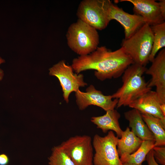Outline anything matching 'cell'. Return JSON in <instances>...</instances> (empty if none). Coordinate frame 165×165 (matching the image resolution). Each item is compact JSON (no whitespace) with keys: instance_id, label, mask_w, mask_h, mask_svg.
Masks as SVG:
<instances>
[{"instance_id":"277c9868","label":"cell","mask_w":165,"mask_h":165,"mask_svg":"<svg viewBox=\"0 0 165 165\" xmlns=\"http://www.w3.org/2000/svg\"><path fill=\"white\" fill-rule=\"evenodd\" d=\"M153 39V34L151 26L146 23L129 38L123 39L121 47L134 63L146 66L149 62Z\"/></svg>"},{"instance_id":"2e32d148","label":"cell","mask_w":165,"mask_h":165,"mask_svg":"<svg viewBox=\"0 0 165 165\" xmlns=\"http://www.w3.org/2000/svg\"><path fill=\"white\" fill-rule=\"evenodd\" d=\"M142 141L127 127L123 131L121 137L118 138L117 151L119 157L135 152L140 147Z\"/></svg>"},{"instance_id":"7c38bea8","label":"cell","mask_w":165,"mask_h":165,"mask_svg":"<svg viewBox=\"0 0 165 165\" xmlns=\"http://www.w3.org/2000/svg\"><path fill=\"white\" fill-rule=\"evenodd\" d=\"M127 1L134 6L135 14L139 15L144 19L146 23L150 26L165 22L164 16L160 9L159 2L154 0H122Z\"/></svg>"},{"instance_id":"9c48e42d","label":"cell","mask_w":165,"mask_h":165,"mask_svg":"<svg viewBox=\"0 0 165 165\" xmlns=\"http://www.w3.org/2000/svg\"><path fill=\"white\" fill-rule=\"evenodd\" d=\"M75 96L77 105L81 110L90 105H94L107 111L114 109L118 102V99L113 100L111 95H104L93 85L88 87L85 92L78 90L75 92Z\"/></svg>"},{"instance_id":"ffe728a7","label":"cell","mask_w":165,"mask_h":165,"mask_svg":"<svg viewBox=\"0 0 165 165\" xmlns=\"http://www.w3.org/2000/svg\"><path fill=\"white\" fill-rule=\"evenodd\" d=\"M49 160V165H75L60 145L52 149V153Z\"/></svg>"},{"instance_id":"8992f818","label":"cell","mask_w":165,"mask_h":165,"mask_svg":"<svg viewBox=\"0 0 165 165\" xmlns=\"http://www.w3.org/2000/svg\"><path fill=\"white\" fill-rule=\"evenodd\" d=\"M118 138L112 131H109L104 137L98 134L94 136L92 140L95 151L94 165H122L117 149Z\"/></svg>"},{"instance_id":"4316f807","label":"cell","mask_w":165,"mask_h":165,"mask_svg":"<svg viewBox=\"0 0 165 165\" xmlns=\"http://www.w3.org/2000/svg\"><path fill=\"white\" fill-rule=\"evenodd\" d=\"M122 165H142V164H135L133 163H122Z\"/></svg>"},{"instance_id":"e0dca14e","label":"cell","mask_w":165,"mask_h":165,"mask_svg":"<svg viewBox=\"0 0 165 165\" xmlns=\"http://www.w3.org/2000/svg\"><path fill=\"white\" fill-rule=\"evenodd\" d=\"M141 113L144 121L154 137V146H165V120L147 113Z\"/></svg>"},{"instance_id":"7a4b0ae2","label":"cell","mask_w":165,"mask_h":165,"mask_svg":"<svg viewBox=\"0 0 165 165\" xmlns=\"http://www.w3.org/2000/svg\"><path fill=\"white\" fill-rule=\"evenodd\" d=\"M147 68L134 63L124 71L122 77L123 84L111 96L118 100L116 107L128 106L134 101L151 90L143 75Z\"/></svg>"},{"instance_id":"d6986e66","label":"cell","mask_w":165,"mask_h":165,"mask_svg":"<svg viewBox=\"0 0 165 165\" xmlns=\"http://www.w3.org/2000/svg\"><path fill=\"white\" fill-rule=\"evenodd\" d=\"M153 34L152 50L149 57L152 62L158 51L165 46V22L151 26Z\"/></svg>"},{"instance_id":"ba28073f","label":"cell","mask_w":165,"mask_h":165,"mask_svg":"<svg viewBox=\"0 0 165 165\" xmlns=\"http://www.w3.org/2000/svg\"><path fill=\"white\" fill-rule=\"evenodd\" d=\"M49 75L56 77L59 79L63 92V96L67 103L69 102L70 94L76 92L80 87L87 86L82 74L74 73L72 66L61 60L49 69Z\"/></svg>"},{"instance_id":"cb8c5ba5","label":"cell","mask_w":165,"mask_h":165,"mask_svg":"<svg viewBox=\"0 0 165 165\" xmlns=\"http://www.w3.org/2000/svg\"><path fill=\"white\" fill-rule=\"evenodd\" d=\"M159 3L161 11L163 15L165 16V0H160Z\"/></svg>"},{"instance_id":"6da1fadb","label":"cell","mask_w":165,"mask_h":165,"mask_svg":"<svg viewBox=\"0 0 165 165\" xmlns=\"http://www.w3.org/2000/svg\"><path fill=\"white\" fill-rule=\"evenodd\" d=\"M133 64L123 47L112 51L105 46H101L89 54L75 58L71 66L78 74L87 70H95V76L103 81L121 76Z\"/></svg>"},{"instance_id":"3957f363","label":"cell","mask_w":165,"mask_h":165,"mask_svg":"<svg viewBox=\"0 0 165 165\" xmlns=\"http://www.w3.org/2000/svg\"><path fill=\"white\" fill-rule=\"evenodd\" d=\"M66 37L68 46L79 56L94 51L99 43L97 30L79 19L69 27Z\"/></svg>"},{"instance_id":"4fadbf2b","label":"cell","mask_w":165,"mask_h":165,"mask_svg":"<svg viewBox=\"0 0 165 165\" xmlns=\"http://www.w3.org/2000/svg\"><path fill=\"white\" fill-rule=\"evenodd\" d=\"M161 103L156 92L150 90L134 101L128 106L141 113H147L163 120L165 116L160 108Z\"/></svg>"},{"instance_id":"8fae6325","label":"cell","mask_w":165,"mask_h":165,"mask_svg":"<svg viewBox=\"0 0 165 165\" xmlns=\"http://www.w3.org/2000/svg\"><path fill=\"white\" fill-rule=\"evenodd\" d=\"M108 15L110 21L115 20L123 27L125 39L130 37L146 23L141 16L127 13L122 8L114 4L111 1L109 7Z\"/></svg>"},{"instance_id":"484cf974","label":"cell","mask_w":165,"mask_h":165,"mask_svg":"<svg viewBox=\"0 0 165 165\" xmlns=\"http://www.w3.org/2000/svg\"><path fill=\"white\" fill-rule=\"evenodd\" d=\"M160 108L162 113L165 116V104H161Z\"/></svg>"},{"instance_id":"9a60e30c","label":"cell","mask_w":165,"mask_h":165,"mask_svg":"<svg viewBox=\"0 0 165 165\" xmlns=\"http://www.w3.org/2000/svg\"><path fill=\"white\" fill-rule=\"evenodd\" d=\"M106 112V113L103 116L92 117L91 121L97 126V128L101 129L103 132L114 131L116 133L117 137L120 138L123 131L120 128L119 121L120 117V114L115 109Z\"/></svg>"},{"instance_id":"30bf717a","label":"cell","mask_w":165,"mask_h":165,"mask_svg":"<svg viewBox=\"0 0 165 165\" xmlns=\"http://www.w3.org/2000/svg\"><path fill=\"white\" fill-rule=\"evenodd\" d=\"M152 64L145 73L151 79L148 86L156 87V93L161 104H165V49L161 50L152 61Z\"/></svg>"},{"instance_id":"5bb4252c","label":"cell","mask_w":165,"mask_h":165,"mask_svg":"<svg viewBox=\"0 0 165 165\" xmlns=\"http://www.w3.org/2000/svg\"><path fill=\"white\" fill-rule=\"evenodd\" d=\"M125 119L129 123V126L131 131L143 141L154 140V137L144 121L141 113L136 109L125 112L124 113Z\"/></svg>"},{"instance_id":"5b68a950","label":"cell","mask_w":165,"mask_h":165,"mask_svg":"<svg viewBox=\"0 0 165 165\" xmlns=\"http://www.w3.org/2000/svg\"><path fill=\"white\" fill-rule=\"evenodd\" d=\"M109 0H83L77 9L76 14L79 19L97 30L105 29L110 21L108 9Z\"/></svg>"},{"instance_id":"d4e9b609","label":"cell","mask_w":165,"mask_h":165,"mask_svg":"<svg viewBox=\"0 0 165 165\" xmlns=\"http://www.w3.org/2000/svg\"><path fill=\"white\" fill-rule=\"evenodd\" d=\"M5 62V60L0 57V65ZM4 72L0 68V81H1L3 77Z\"/></svg>"},{"instance_id":"603a6c76","label":"cell","mask_w":165,"mask_h":165,"mask_svg":"<svg viewBox=\"0 0 165 165\" xmlns=\"http://www.w3.org/2000/svg\"><path fill=\"white\" fill-rule=\"evenodd\" d=\"M9 162L8 156L5 154H0V165H7Z\"/></svg>"},{"instance_id":"44dd1931","label":"cell","mask_w":165,"mask_h":165,"mask_svg":"<svg viewBox=\"0 0 165 165\" xmlns=\"http://www.w3.org/2000/svg\"><path fill=\"white\" fill-rule=\"evenodd\" d=\"M154 158L158 163L165 165V146H154L152 148Z\"/></svg>"},{"instance_id":"ac0fdd59","label":"cell","mask_w":165,"mask_h":165,"mask_svg":"<svg viewBox=\"0 0 165 165\" xmlns=\"http://www.w3.org/2000/svg\"><path fill=\"white\" fill-rule=\"evenodd\" d=\"M155 141H143L139 148L134 153L123 156L120 157L122 163L142 164L146 160L148 152L154 146Z\"/></svg>"},{"instance_id":"7402d4cb","label":"cell","mask_w":165,"mask_h":165,"mask_svg":"<svg viewBox=\"0 0 165 165\" xmlns=\"http://www.w3.org/2000/svg\"><path fill=\"white\" fill-rule=\"evenodd\" d=\"M148 165H159L154 157L152 149L148 152L146 157Z\"/></svg>"},{"instance_id":"52a82bcc","label":"cell","mask_w":165,"mask_h":165,"mask_svg":"<svg viewBox=\"0 0 165 165\" xmlns=\"http://www.w3.org/2000/svg\"><path fill=\"white\" fill-rule=\"evenodd\" d=\"M60 145L75 165H94V148L90 136L84 135L71 137Z\"/></svg>"}]
</instances>
